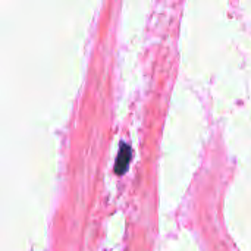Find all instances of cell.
I'll return each mask as SVG.
<instances>
[{
  "label": "cell",
  "instance_id": "obj_1",
  "mask_svg": "<svg viewBox=\"0 0 251 251\" xmlns=\"http://www.w3.org/2000/svg\"><path fill=\"white\" fill-rule=\"evenodd\" d=\"M129 160H131V147L126 146L125 143L121 144V151H119V156L116 159V166H115V172L118 175H124L125 171L128 169V165H129Z\"/></svg>",
  "mask_w": 251,
  "mask_h": 251
}]
</instances>
